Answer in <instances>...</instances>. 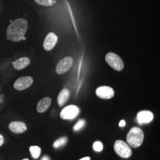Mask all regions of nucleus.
Listing matches in <instances>:
<instances>
[{
  "mask_svg": "<svg viewBox=\"0 0 160 160\" xmlns=\"http://www.w3.org/2000/svg\"><path fill=\"white\" fill-rule=\"evenodd\" d=\"M41 160H50V158H49V157H48V156H47V155H45V156H43L42 158V159Z\"/></svg>",
  "mask_w": 160,
  "mask_h": 160,
  "instance_id": "obj_22",
  "label": "nucleus"
},
{
  "mask_svg": "<svg viewBox=\"0 0 160 160\" xmlns=\"http://www.w3.org/2000/svg\"><path fill=\"white\" fill-rule=\"evenodd\" d=\"M67 140L68 139L67 137H63L60 138L55 141V142L53 144V146L55 148H59L60 147H62L67 143Z\"/></svg>",
  "mask_w": 160,
  "mask_h": 160,
  "instance_id": "obj_16",
  "label": "nucleus"
},
{
  "mask_svg": "<svg viewBox=\"0 0 160 160\" xmlns=\"http://www.w3.org/2000/svg\"><path fill=\"white\" fill-rule=\"evenodd\" d=\"M8 128L12 133L16 134L24 133L27 129L26 125L20 121H12L9 124Z\"/></svg>",
  "mask_w": 160,
  "mask_h": 160,
  "instance_id": "obj_10",
  "label": "nucleus"
},
{
  "mask_svg": "<svg viewBox=\"0 0 160 160\" xmlns=\"http://www.w3.org/2000/svg\"><path fill=\"white\" fill-rule=\"evenodd\" d=\"M52 103V99L50 97H46L42 98L37 104V111L39 113H44L49 108Z\"/></svg>",
  "mask_w": 160,
  "mask_h": 160,
  "instance_id": "obj_12",
  "label": "nucleus"
},
{
  "mask_svg": "<svg viewBox=\"0 0 160 160\" xmlns=\"http://www.w3.org/2000/svg\"><path fill=\"white\" fill-rule=\"evenodd\" d=\"M4 143V138L3 136L0 133V147H1Z\"/></svg>",
  "mask_w": 160,
  "mask_h": 160,
  "instance_id": "obj_20",
  "label": "nucleus"
},
{
  "mask_svg": "<svg viewBox=\"0 0 160 160\" xmlns=\"http://www.w3.org/2000/svg\"><path fill=\"white\" fill-rule=\"evenodd\" d=\"M28 29V21L24 18H17L8 26L6 35L8 40L18 42L23 40Z\"/></svg>",
  "mask_w": 160,
  "mask_h": 160,
  "instance_id": "obj_1",
  "label": "nucleus"
},
{
  "mask_svg": "<svg viewBox=\"0 0 160 160\" xmlns=\"http://www.w3.org/2000/svg\"><path fill=\"white\" fill-rule=\"evenodd\" d=\"M0 102H1V98H0Z\"/></svg>",
  "mask_w": 160,
  "mask_h": 160,
  "instance_id": "obj_25",
  "label": "nucleus"
},
{
  "mask_svg": "<svg viewBox=\"0 0 160 160\" xmlns=\"http://www.w3.org/2000/svg\"><path fill=\"white\" fill-rule=\"evenodd\" d=\"M115 152L122 158H127L131 156L132 149L129 145L122 140H118L114 145Z\"/></svg>",
  "mask_w": 160,
  "mask_h": 160,
  "instance_id": "obj_4",
  "label": "nucleus"
},
{
  "mask_svg": "<svg viewBox=\"0 0 160 160\" xmlns=\"http://www.w3.org/2000/svg\"><path fill=\"white\" fill-rule=\"evenodd\" d=\"M58 36L53 32L47 34L43 42V48L46 51H50L56 45Z\"/></svg>",
  "mask_w": 160,
  "mask_h": 160,
  "instance_id": "obj_9",
  "label": "nucleus"
},
{
  "mask_svg": "<svg viewBox=\"0 0 160 160\" xmlns=\"http://www.w3.org/2000/svg\"><path fill=\"white\" fill-rule=\"evenodd\" d=\"M73 63V59L70 57L64 58L60 60L56 67V72L58 74H63L67 72Z\"/></svg>",
  "mask_w": 160,
  "mask_h": 160,
  "instance_id": "obj_6",
  "label": "nucleus"
},
{
  "mask_svg": "<svg viewBox=\"0 0 160 160\" xmlns=\"http://www.w3.org/2000/svg\"><path fill=\"white\" fill-rule=\"evenodd\" d=\"M80 160H90V157H87L82 158L80 159Z\"/></svg>",
  "mask_w": 160,
  "mask_h": 160,
  "instance_id": "obj_23",
  "label": "nucleus"
},
{
  "mask_svg": "<svg viewBox=\"0 0 160 160\" xmlns=\"http://www.w3.org/2000/svg\"><path fill=\"white\" fill-rule=\"evenodd\" d=\"M29 160L28 158H25V159H23V160Z\"/></svg>",
  "mask_w": 160,
  "mask_h": 160,
  "instance_id": "obj_24",
  "label": "nucleus"
},
{
  "mask_svg": "<svg viewBox=\"0 0 160 160\" xmlns=\"http://www.w3.org/2000/svg\"><path fill=\"white\" fill-rule=\"evenodd\" d=\"M86 125V121L82 119H80L78 122L75 124L74 126V131H78L80 129H81Z\"/></svg>",
  "mask_w": 160,
  "mask_h": 160,
  "instance_id": "obj_18",
  "label": "nucleus"
},
{
  "mask_svg": "<svg viewBox=\"0 0 160 160\" xmlns=\"http://www.w3.org/2000/svg\"><path fill=\"white\" fill-rule=\"evenodd\" d=\"M119 126H120V127H123V126H125V125H126V122H125V121L123 120H121L120 122H119Z\"/></svg>",
  "mask_w": 160,
  "mask_h": 160,
  "instance_id": "obj_21",
  "label": "nucleus"
},
{
  "mask_svg": "<svg viewBox=\"0 0 160 160\" xmlns=\"http://www.w3.org/2000/svg\"><path fill=\"white\" fill-rule=\"evenodd\" d=\"M30 63V60L29 58L22 57L16 59L12 62V64L14 69L17 70H22L26 68Z\"/></svg>",
  "mask_w": 160,
  "mask_h": 160,
  "instance_id": "obj_13",
  "label": "nucleus"
},
{
  "mask_svg": "<svg viewBox=\"0 0 160 160\" xmlns=\"http://www.w3.org/2000/svg\"><path fill=\"white\" fill-rule=\"evenodd\" d=\"M34 2L40 6L50 7L53 6L55 1L54 0H34Z\"/></svg>",
  "mask_w": 160,
  "mask_h": 160,
  "instance_id": "obj_17",
  "label": "nucleus"
},
{
  "mask_svg": "<svg viewBox=\"0 0 160 160\" xmlns=\"http://www.w3.org/2000/svg\"><path fill=\"white\" fill-rule=\"evenodd\" d=\"M70 92L68 89L64 88L59 92L58 96V103L59 106H62L68 100Z\"/></svg>",
  "mask_w": 160,
  "mask_h": 160,
  "instance_id": "obj_14",
  "label": "nucleus"
},
{
  "mask_svg": "<svg viewBox=\"0 0 160 160\" xmlns=\"http://www.w3.org/2000/svg\"><path fill=\"white\" fill-rule=\"evenodd\" d=\"M143 132L138 127L132 128L126 137L127 142L133 148H137L141 146L143 142Z\"/></svg>",
  "mask_w": 160,
  "mask_h": 160,
  "instance_id": "obj_2",
  "label": "nucleus"
},
{
  "mask_svg": "<svg viewBox=\"0 0 160 160\" xmlns=\"http://www.w3.org/2000/svg\"><path fill=\"white\" fill-rule=\"evenodd\" d=\"M29 151L32 157L34 159H38L41 154V148L38 146H31Z\"/></svg>",
  "mask_w": 160,
  "mask_h": 160,
  "instance_id": "obj_15",
  "label": "nucleus"
},
{
  "mask_svg": "<svg viewBox=\"0 0 160 160\" xmlns=\"http://www.w3.org/2000/svg\"><path fill=\"white\" fill-rule=\"evenodd\" d=\"M79 109L75 105H69L63 108L61 113L60 116L62 119H72L78 114Z\"/></svg>",
  "mask_w": 160,
  "mask_h": 160,
  "instance_id": "obj_7",
  "label": "nucleus"
},
{
  "mask_svg": "<svg viewBox=\"0 0 160 160\" xmlns=\"http://www.w3.org/2000/svg\"><path fill=\"white\" fill-rule=\"evenodd\" d=\"M105 59L107 63L116 71H120L124 68V63L121 58L113 52H109L106 55Z\"/></svg>",
  "mask_w": 160,
  "mask_h": 160,
  "instance_id": "obj_3",
  "label": "nucleus"
},
{
  "mask_svg": "<svg viewBox=\"0 0 160 160\" xmlns=\"http://www.w3.org/2000/svg\"><path fill=\"white\" fill-rule=\"evenodd\" d=\"M96 95L103 99H110L114 96L113 89L108 86H102L97 88L96 91Z\"/></svg>",
  "mask_w": 160,
  "mask_h": 160,
  "instance_id": "obj_8",
  "label": "nucleus"
},
{
  "mask_svg": "<svg viewBox=\"0 0 160 160\" xmlns=\"http://www.w3.org/2000/svg\"><path fill=\"white\" fill-rule=\"evenodd\" d=\"M33 82V79L32 77L24 76L20 77L17 79L14 84V88L18 91H22L27 89L29 87L32 85Z\"/></svg>",
  "mask_w": 160,
  "mask_h": 160,
  "instance_id": "obj_5",
  "label": "nucleus"
},
{
  "mask_svg": "<svg viewBox=\"0 0 160 160\" xmlns=\"http://www.w3.org/2000/svg\"><path fill=\"white\" fill-rule=\"evenodd\" d=\"M154 115L149 111H142L138 113L137 120L139 124L148 123L153 120Z\"/></svg>",
  "mask_w": 160,
  "mask_h": 160,
  "instance_id": "obj_11",
  "label": "nucleus"
},
{
  "mask_svg": "<svg viewBox=\"0 0 160 160\" xmlns=\"http://www.w3.org/2000/svg\"><path fill=\"white\" fill-rule=\"evenodd\" d=\"M103 148V143L100 141H96L93 143V149L96 152H100Z\"/></svg>",
  "mask_w": 160,
  "mask_h": 160,
  "instance_id": "obj_19",
  "label": "nucleus"
}]
</instances>
